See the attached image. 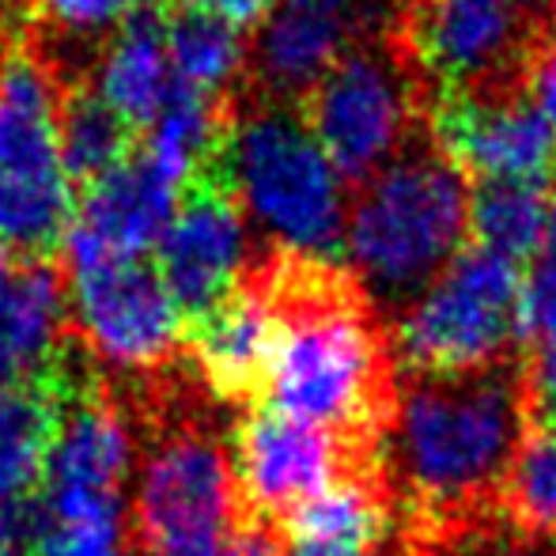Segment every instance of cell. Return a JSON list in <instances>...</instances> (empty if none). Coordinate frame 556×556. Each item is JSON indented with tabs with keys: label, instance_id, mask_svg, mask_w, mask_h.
<instances>
[{
	"label": "cell",
	"instance_id": "obj_25",
	"mask_svg": "<svg viewBox=\"0 0 556 556\" xmlns=\"http://www.w3.org/2000/svg\"><path fill=\"white\" fill-rule=\"evenodd\" d=\"M504 500L527 538H556V425L534 420L507 469Z\"/></svg>",
	"mask_w": 556,
	"mask_h": 556
},
{
	"label": "cell",
	"instance_id": "obj_1",
	"mask_svg": "<svg viewBox=\"0 0 556 556\" xmlns=\"http://www.w3.org/2000/svg\"><path fill=\"white\" fill-rule=\"evenodd\" d=\"M277 307L269 405L326 432L375 435L390 420V359L367 295L341 265L273 257L257 269Z\"/></svg>",
	"mask_w": 556,
	"mask_h": 556
},
{
	"label": "cell",
	"instance_id": "obj_33",
	"mask_svg": "<svg viewBox=\"0 0 556 556\" xmlns=\"http://www.w3.org/2000/svg\"><path fill=\"white\" fill-rule=\"evenodd\" d=\"M288 556H364L359 549L349 545H333V542H311V538H292V549Z\"/></svg>",
	"mask_w": 556,
	"mask_h": 556
},
{
	"label": "cell",
	"instance_id": "obj_11",
	"mask_svg": "<svg viewBox=\"0 0 556 556\" xmlns=\"http://www.w3.org/2000/svg\"><path fill=\"white\" fill-rule=\"evenodd\" d=\"M428 144L477 182H545L556 175V132L527 88L446 91L428 99Z\"/></svg>",
	"mask_w": 556,
	"mask_h": 556
},
{
	"label": "cell",
	"instance_id": "obj_32",
	"mask_svg": "<svg viewBox=\"0 0 556 556\" xmlns=\"http://www.w3.org/2000/svg\"><path fill=\"white\" fill-rule=\"evenodd\" d=\"M220 556H285V549L265 527H239L227 538Z\"/></svg>",
	"mask_w": 556,
	"mask_h": 556
},
{
	"label": "cell",
	"instance_id": "obj_37",
	"mask_svg": "<svg viewBox=\"0 0 556 556\" xmlns=\"http://www.w3.org/2000/svg\"><path fill=\"white\" fill-rule=\"evenodd\" d=\"M0 556H30L27 545H15V542H8V538H0Z\"/></svg>",
	"mask_w": 556,
	"mask_h": 556
},
{
	"label": "cell",
	"instance_id": "obj_19",
	"mask_svg": "<svg viewBox=\"0 0 556 556\" xmlns=\"http://www.w3.org/2000/svg\"><path fill=\"white\" fill-rule=\"evenodd\" d=\"M68 330V292L46 262L15 265L0 288V390L53 371Z\"/></svg>",
	"mask_w": 556,
	"mask_h": 556
},
{
	"label": "cell",
	"instance_id": "obj_31",
	"mask_svg": "<svg viewBox=\"0 0 556 556\" xmlns=\"http://www.w3.org/2000/svg\"><path fill=\"white\" fill-rule=\"evenodd\" d=\"M167 4H178V12H198L242 30V27H257L269 15L273 0H167Z\"/></svg>",
	"mask_w": 556,
	"mask_h": 556
},
{
	"label": "cell",
	"instance_id": "obj_24",
	"mask_svg": "<svg viewBox=\"0 0 556 556\" xmlns=\"http://www.w3.org/2000/svg\"><path fill=\"white\" fill-rule=\"evenodd\" d=\"M288 530H292V538L333 542V545H349V549L367 553L387 534V511H382L379 496H375L367 484L344 481L295 507V511L288 515Z\"/></svg>",
	"mask_w": 556,
	"mask_h": 556
},
{
	"label": "cell",
	"instance_id": "obj_21",
	"mask_svg": "<svg viewBox=\"0 0 556 556\" xmlns=\"http://www.w3.org/2000/svg\"><path fill=\"white\" fill-rule=\"evenodd\" d=\"M58 152L73 186H91L132 155V129L103 103L91 84H61Z\"/></svg>",
	"mask_w": 556,
	"mask_h": 556
},
{
	"label": "cell",
	"instance_id": "obj_5",
	"mask_svg": "<svg viewBox=\"0 0 556 556\" xmlns=\"http://www.w3.org/2000/svg\"><path fill=\"white\" fill-rule=\"evenodd\" d=\"M428 99L432 91L425 76L409 61L397 30H390L344 53L300 111L341 182L364 186L417 144Z\"/></svg>",
	"mask_w": 556,
	"mask_h": 556
},
{
	"label": "cell",
	"instance_id": "obj_22",
	"mask_svg": "<svg viewBox=\"0 0 556 556\" xmlns=\"http://www.w3.org/2000/svg\"><path fill=\"white\" fill-rule=\"evenodd\" d=\"M553 193L545 182H477L469 190V235L477 250L511 265L530 262L549 220Z\"/></svg>",
	"mask_w": 556,
	"mask_h": 556
},
{
	"label": "cell",
	"instance_id": "obj_30",
	"mask_svg": "<svg viewBox=\"0 0 556 556\" xmlns=\"http://www.w3.org/2000/svg\"><path fill=\"white\" fill-rule=\"evenodd\" d=\"M527 96H530V103L542 111L545 122H549V129L556 132V30H545V38L534 46V53H530Z\"/></svg>",
	"mask_w": 556,
	"mask_h": 556
},
{
	"label": "cell",
	"instance_id": "obj_16",
	"mask_svg": "<svg viewBox=\"0 0 556 556\" xmlns=\"http://www.w3.org/2000/svg\"><path fill=\"white\" fill-rule=\"evenodd\" d=\"M178 201L182 190L144 155L132 152L111 175L84 186L73 224L61 239L68 269L103 257H140L144 250L160 247L178 213Z\"/></svg>",
	"mask_w": 556,
	"mask_h": 556
},
{
	"label": "cell",
	"instance_id": "obj_9",
	"mask_svg": "<svg viewBox=\"0 0 556 556\" xmlns=\"http://www.w3.org/2000/svg\"><path fill=\"white\" fill-rule=\"evenodd\" d=\"M545 30V12L519 0H402L397 15V38L432 96L527 88Z\"/></svg>",
	"mask_w": 556,
	"mask_h": 556
},
{
	"label": "cell",
	"instance_id": "obj_2",
	"mask_svg": "<svg viewBox=\"0 0 556 556\" xmlns=\"http://www.w3.org/2000/svg\"><path fill=\"white\" fill-rule=\"evenodd\" d=\"M527 375H409L390 409V462L420 507L462 511L492 500L527 435Z\"/></svg>",
	"mask_w": 556,
	"mask_h": 556
},
{
	"label": "cell",
	"instance_id": "obj_6",
	"mask_svg": "<svg viewBox=\"0 0 556 556\" xmlns=\"http://www.w3.org/2000/svg\"><path fill=\"white\" fill-rule=\"evenodd\" d=\"M61 76L27 50L0 53V247L38 257L61 247L76 190L58 152Z\"/></svg>",
	"mask_w": 556,
	"mask_h": 556
},
{
	"label": "cell",
	"instance_id": "obj_8",
	"mask_svg": "<svg viewBox=\"0 0 556 556\" xmlns=\"http://www.w3.org/2000/svg\"><path fill=\"white\" fill-rule=\"evenodd\" d=\"M132 530L148 556H220L239 530L231 454L205 428H170L132 484Z\"/></svg>",
	"mask_w": 556,
	"mask_h": 556
},
{
	"label": "cell",
	"instance_id": "obj_34",
	"mask_svg": "<svg viewBox=\"0 0 556 556\" xmlns=\"http://www.w3.org/2000/svg\"><path fill=\"white\" fill-rule=\"evenodd\" d=\"M500 556H556V538H522Z\"/></svg>",
	"mask_w": 556,
	"mask_h": 556
},
{
	"label": "cell",
	"instance_id": "obj_18",
	"mask_svg": "<svg viewBox=\"0 0 556 556\" xmlns=\"http://www.w3.org/2000/svg\"><path fill=\"white\" fill-rule=\"evenodd\" d=\"M96 91L129 129H148L175 99L178 80L167 53V0H144L99 61Z\"/></svg>",
	"mask_w": 556,
	"mask_h": 556
},
{
	"label": "cell",
	"instance_id": "obj_10",
	"mask_svg": "<svg viewBox=\"0 0 556 556\" xmlns=\"http://www.w3.org/2000/svg\"><path fill=\"white\" fill-rule=\"evenodd\" d=\"M68 326L96 359L144 375L170 364L182 344V311L155 265L140 257H103L68 269Z\"/></svg>",
	"mask_w": 556,
	"mask_h": 556
},
{
	"label": "cell",
	"instance_id": "obj_3",
	"mask_svg": "<svg viewBox=\"0 0 556 556\" xmlns=\"http://www.w3.org/2000/svg\"><path fill=\"white\" fill-rule=\"evenodd\" d=\"M220 175L247 224L277 247V257L315 265L344 257V182L300 106L262 96L235 103Z\"/></svg>",
	"mask_w": 556,
	"mask_h": 556
},
{
	"label": "cell",
	"instance_id": "obj_29",
	"mask_svg": "<svg viewBox=\"0 0 556 556\" xmlns=\"http://www.w3.org/2000/svg\"><path fill=\"white\" fill-rule=\"evenodd\" d=\"M527 397H530L534 420L556 425V326L538 333V352L527 375Z\"/></svg>",
	"mask_w": 556,
	"mask_h": 556
},
{
	"label": "cell",
	"instance_id": "obj_7",
	"mask_svg": "<svg viewBox=\"0 0 556 556\" xmlns=\"http://www.w3.org/2000/svg\"><path fill=\"white\" fill-rule=\"evenodd\" d=\"M515 341H522V273L477 247L397 311L394 349L409 375L484 371L504 364Z\"/></svg>",
	"mask_w": 556,
	"mask_h": 556
},
{
	"label": "cell",
	"instance_id": "obj_13",
	"mask_svg": "<svg viewBox=\"0 0 556 556\" xmlns=\"http://www.w3.org/2000/svg\"><path fill=\"white\" fill-rule=\"evenodd\" d=\"M50 375L58 379L61 405L42 462L38 500L46 515L122 507L125 477L137 462L129 420L99 382L80 379L65 359H58Z\"/></svg>",
	"mask_w": 556,
	"mask_h": 556
},
{
	"label": "cell",
	"instance_id": "obj_20",
	"mask_svg": "<svg viewBox=\"0 0 556 556\" xmlns=\"http://www.w3.org/2000/svg\"><path fill=\"white\" fill-rule=\"evenodd\" d=\"M58 405L61 390L53 375L0 390V507L35 496V484H42Z\"/></svg>",
	"mask_w": 556,
	"mask_h": 556
},
{
	"label": "cell",
	"instance_id": "obj_15",
	"mask_svg": "<svg viewBox=\"0 0 556 556\" xmlns=\"http://www.w3.org/2000/svg\"><path fill=\"white\" fill-rule=\"evenodd\" d=\"M235 489L257 515H292L311 496L333 489L341 469L337 435L262 405L235 428Z\"/></svg>",
	"mask_w": 556,
	"mask_h": 556
},
{
	"label": "cell",
	"instance_id": "obj_14",
	"mask_svg": "<svg viewBox=\"0 0 556 556\" xmlns=\"http://www.w3.org/2000/svg\"><path fill=\"white\" fill-rule=\"evenodd\" d=\"M155 273L182 318H205L254 277V235L224 175L201 178L155 247Z\"/></svg>",
	"mask_w": 556,
	"mask_h": 556
},
{
	"label": "cell",
	"instance_id": "obj_23",
	"mask_svg": "<svg viewBox=\"0 0 556 556\" xmlns=\"http://www.w3.org/2000/svg\"><path fill=\"white\" fill-rule=\"evenodd\" d=\"M167 53L175 80L208 99H227L224 91L247 68V46L239 30L198 12L167 15Z\"/></svg>",
	"mask_w": 556,
	"mask_h": 556
},
{
	"label": "cell",
	"instance_id": "obj_26",
	"mask_svg": "<svg viewBox=\"0 0 556 556\" xmlns=\"http://www.w3.org/2000/svg\"><path fill=\"white\" fill-rule=\"evenodd\" d=\"M30 556H129L125 507L46 515L42 530L30 545Z\"/></svg>",
	"mask_w": 556,
	"mask_h": 556
},
{
	"label": "cell",
	"instance_id": "obj_17",
	"mask_svg": "<svg viewBox=\"0 0 556 556\" xmlns=\"http://www.w3.org/2000/svg\"><path fill=\"white\" fill-rule=\"evenodd\" d=\"M277 307L262 277H250L239 292L190 330L198 375L216 397H250L265 382L277 349Z\"/></svg>",
	"mask_w": 556,
	"mask_h": 556
},
{
	"label": "cell",
	"instance_id": "obj_38",
	"mask_svg": "<svg viewBox=\"0 0 556 556\" xmlns=\"http://www.w3.org/2000/svg\"><path fill=\"white\" fill-rule=\"evenodd\" d=\"M519 4H527V8H538V12H542V8H545L542 0H519Z\"/></svg>",
	"mask_w": 556,
	"mask_h": 556
},
{
	"label": "cell",
	"instance_id": "obj_35",
	"mask_svg": "<svg viewBox=\"0 0 556 556\" xmlns=\"http://www.w3.org/2000/svg\"><path fill=\"white\" fill-rule=\"evenodd\" d=\"M15 12H20V0H0V53L12 50V27Z\"/></svg>",
	"mask_w": 556,
	"mask_h": 556
},
{
	"label": "cell",
	"instance_id": "obj_4",
	"mask_svg": "<svg viewBox=\"0 0 556 556\" xmlns=\"http://www.w3.org/2000/svg\"><path fill=\"white\" fill-rule=\"evenodd\" d=\"M469 182L432 144H413L359 186L344 262L367 303L402 311L466 250Z\"/></svg>",
	"mask_w": 556,
	"mask_h": 556
},
{
	"label": "cell",
	"instance_id": "obj_28",
	"mask_svg": "<svg viewBox=\"0 0 556 556\" xmlns=\"http://www.w3.org/2000/svg\"><path fill=\"white\" fill-rule=\"evenodd\" d=\"M42 20L61 27L65 35H103L122 27L144 0H35Z\"/></svg>",
	"mask_w": 556,
	"mask_h": 556
},
{
	"label": "cell",
	"instance_id": "obj_36",
	"mask_svg": "<svg viewBox=\"0 0 556 556\" xmlns=\"http://www.w3.org/2000/svg\"><path fill=\"white\" fill-rule=\"evenodd\" d=\"M12 273H15V257H12V250H4L0 247V288L12 280Z\"/></svg>",
	"mask_w": 556,
	"mask_h": 556
},
{
	"label": "cell",
	"instance_id": "obj_39",
	"mask_svg": "<svg viewBox=\"0 0 556 556\" xmlns=\"http://www.w3.org/2000/svg\"><path fill=\"white\" fill-rule=\"evenodd\" d=\"M542 4L549 8V15H553V20H556V0H542Z\"/></svg>",
	"mask_w": 556,
	"mask_h": 556
},
{
	"label": "cell",
	"instance_id": "obj_12",
	"mask_svg": "<svg viewBox=\"0 0 556 556\" xmlns=\"http://www.w3.org/2000/svg\"><path fill=\"white\" fill-rule=\"evenodd\" d=\"M397 15L402 0H273L250 50L254 96L300 106L344 53L397 30Z\"/></svg>",
	"mask_w": 556,
	"mask_h": 556
},
{
	"label": "cell",
	"instance_id": "obj_27",
	"mask_svg": "<svg viewBox=\"0 0 556 556\" xmlns=\"http://www.w3.org/2000/svg\"><path fill=\"white\" fill-rule=\"evenodd\" d=\"M556 326V193L542 242L522 273V337H538Z\"/></svg>",
	"mask_w": 556,
	"mask_h": 556
}]
</instances>
